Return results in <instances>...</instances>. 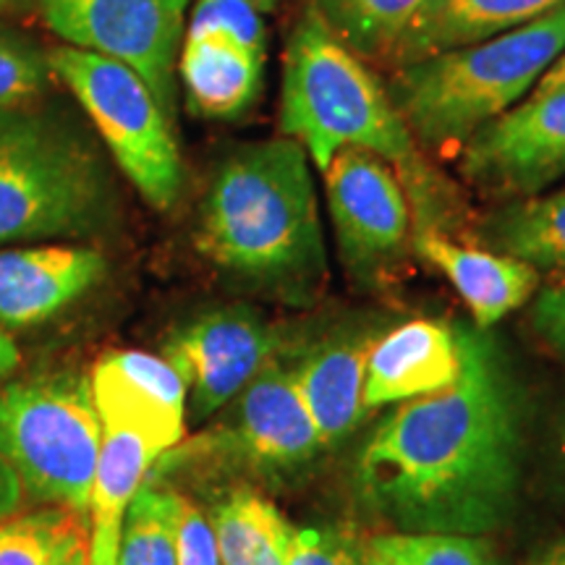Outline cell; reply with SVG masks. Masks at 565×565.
Wrapping results in <instances>:
<instances>
[{
	"instance_id": "cell-1",
	"label": "cell",
	"mask_w": 565,
	"mask_h": 565,
	"mask_svg": "<svg viewBox=\"0 0 565 565\" xmlns=\"http://www.w3.org/2000/svg\"><path fill=\"white\" fill-rule=\"evenodd\" d=\"M524 479V395L505 353L463 328L454 385L398 404L353 463L356 503L395 532L482 536L503 529Z\"/></svg>"
},
{
	"instance_id": "cell-2",
	"label": "cell",
	"mask_w": 565,
	"mask_h": 565,
	"mask_svg": "<svg viewBox=\"0 0 565 565\" xmlns=\"http://www.w3.org/2000/svg\"><path fill=\"white\" fill-rule=\"evenodd\" d=\"M299 141L238 147L217 166L196 223V249L273 299L309 307L328 282L320 202Z\"/></svg>"
},
{
	"instance_id": "cell-3",
	"label": "cell",
	"mask_w": 565,
	"mask_h": 565,
	"mask_svg": "<svg viewBox=\"0 0 565 565\" xmlns=\"http://www.w3.org/2000/svg\"><path fill=\"white\" fill-rule=\"evenodd\" d=\"M280 134L299 141L317 168L341 150H366L391 162L416 217L435 204L433 173L416 139L372 68L324 24L312 3L288 32L280 76Z\"/></svg>"
},
{
	"instance_id": "cell-4",
	"label": "cell",
	"mask_w": 565,
	"mask_h": 565,
	"mask_svg": "<svg viewBox=\"0 0 565 565\" xmlns=\"http://www.w3.org/2000/svg\"><path fill=\"white\" fill-rule=\"evenodd\" d=\"M563 51L565 6L490 40L398 66L387 92L416 145L458 152L482 126L532 95Z\"/></svg>"
},
{
	"instance_id": "cell-5",
	"label": "cell",
	"mask_w": 565,
	"mask_h": 565,
	"mask_svg": "<svg viewBox=\"0 0 565 565\" xmlns=\"http://www.w3.org/2000/svg\"><path fill=\"white\" fill-rule=\"evenodd\" d=\"M116 189L89 134L53 110H0V246L95 236Z\"/></svg>"
},
{
	"instance_id": "cell-6",
	"label": "cell",
	"mask_w": 565,
	"mask_h": 565,
	"mask_svg": "<svg viewBox=\"0 0 565 565\" xmlns=\"http://www.w3.org/2000/svg\"><path fill=\"white\" fill-rule=\"evenodd\" d=\"M100 445L89 374H32L0 391V456L34 498L89 519Z\"/></svg>"
},
{
	"instance_id": "cell-7",
	"label": "cell",
	"mask_w": 565,
	"mask_h": 565,
	"mask_svg": "<svg viewBox=\"0 0 565 565\" xmlns=\"http://www.w3.org/2000/svg\"><path fill=\"white\" fill-rule=\"evenodd\" d=\"M47 63L141 200L162 212L175 207L183 192V160L173 118L137 71L71 45L47 53Z\"/></svg>"
},
{
	"instance_id": "cell-8",
	"label": "cell",
	"mask_w": 565,
	"mask_h": 565,
	"mask_svg": "<svg viewBox=\"0 0 565 565\" xmlns=\"http://www.w3.org/2000/svg\"><path fill=\"white\" fill-rule=\"evenodd\" d=\"M45 24L71 47L124 63L173 118L175 66L192 0H40Z\"/></svg>"
},
{
	"instance_id": "cell-9",
	"label": "cell",
	"mask_w": 565,
	"mask_h": 565,
	"mask_svg": "<svg viewBox=\"0 0 565 565\" xmlns=\"http://www.w3.org/2000/svg\"><path fill=\"white\" fill-rule=\"evenodd\" d=\"M322 181L345 270L359 286L380 282L404 259L412 238V202L398 171L349 147L322 168Z\"/></svg>"
},
{
	"instance_id": "cell-10",
	"label": "cell",
	"mask_w": 565,
	"mask_h": 565,
	"mask_svg": "<svg viewBox=\"0 0 565 565\" xmlns=\"http://www.w3.org/2000/svg\"><path fill=\"white\" fill-rule=\"evenodd\" d=\"M160 356L186 387V419L202 424L223 412L254 374L278 356V333L252 307L233 303L173 328Z\"/></svg>"
},
{
	"instance_id": "cell-11",
	"label": "cell",
	"mask_w": 565,
	"mask_h": 565,
	"mask_svg": "<svg viewBox=\"0 0 565 565\" xmlns=\"http://www.w3.org/2000/svg\"><path fill=\"white\" fill-rule=\"evenodd\" d=\"M458 171L503 200L545 192L565 175V89L529 97L482 126L458 150Z\"/></svg>"
},
{
	"instance_id": "cell-12",
	"label": "cell",
	"mask_w": 565,
	"mask_h": 565,
	"mask_svg": "<svg viewBox=\"0 0 565 565\" xmlns=\"http://www.w3.org/2000/svg\"><path fill=\"white\" fill-rule=\"evenodd\" d=\"M225 450L254 477L294 479L317 461L324 440L303 404L294 366L273 356L231 401Z\"/></svg>"
},
{
	"instance_id": "cell-13",
	"label": "cell",
	"mask_w": 565,
	"mask_h": 565,
	"mask_svg": "<svg viewBox=\"0 0 565 565\" xmlns=\"http://www.w3.org/2000/svg\"><path fill=\"white\" fill-rule=\"evenodd\" d=\"M92 398L103 427L129 429L166 456L186 433V387L162 356L108 351L89 372Z\"/></svg>"
},
{
	"instance_id": "cell-14",
	"label": "cell",
	"mask_w": 565,
	"mask_h": 565,
	"mask_svg": "<svg viewBox=\"0 0 565 565\" xmlns=\"http://www.w3.org/2000/svg\"><path fill=\"white\" fill-rule=\"evenodd\" d=\"M108 263L97 249L40 244L0 249V324L34 328L53 320L103 280Z\"/></svg>"
},
{
	"instance_id": "cell-15",
	"label": "cell",
	"mask_w": 565,
	"mask_h": 565,
	"mask_svg": "<svg viewBox=\"0 0 565 565\" xmlns=\"http://www.w3.org/2000/svg\"><path fill=\"white\" fill-rule=\"evenodd\" d=\"M463 364V324L412 320L374 341L364 374V408L422 398L454 385Z\"/></svg>"
},
{
	"instance_id": "cell-16",
	"label": "cell",
	"mask_w": 565,
	"mask_h": 565,
	"mask_svg": "<svg viewBox=\"0 0 565 565\" xmlns=\"http://www.w3.org/2000/svg\"><path fill=\"white\" fill-rule=\"evenodd\" d=\"M414 249L450 280L482 330H490L540 291V270L532 265L456 242L440 228H416Z\"/></svg>"
},
{
	"instance_id": "cell-17",
	"label": "cell",
	"mask_w": 565,
	"mask_h": 565,
	"mask_svg": "<svg viewBox=\"0 0 565 565\" xmlns=\"http://www.w3.org/2000/svg\"><path fill=\"white\" fill-rule=\"evenodd\" d=\"M377 338L372 328L338 330L303 349L291 364L296 387L324 445L345 440L364 419L366 359Z\"/></svg>"
},
{
	"instance_id": "cell-18",
	"label": "cell",
	"mask_w": 565,
	"mask_h": 565,
	"mask_svg": "<svg viewBox=\"0 0 565 565\" xmlns=\"http://www.w3.org/2000/svg\"><path fill=\"white\" fill-rule=\"evenodd\" d=\"M563 6L565 0H427L387 63L398 68L450 47L490 40Z\"/></svg>"
},
{
	"instance_id": "cell-19",
	"label": "cell",
	"mask_w": 565,
	"mask_h": 565,
	"mask_svg": "<svg viewBox=\"0 0 565 565\" xmlns=\"http://www.w3.org/2000/svg\"><path fill=\"white\" fill-rule=\"evenodd\" d=\"M265 58L223 38H183L175 76L189 110L212 121L242 118L263 92Z\"/></svg>"
},
{
	"instance_id": "cell-20",
	"label": "cell",
	"mask_w": 565,
	"mask_h": 565,
	"mask_svg": "<svg viewBox=\"0 0 565 565\" xmlns=\"http://www.w3.org/2000/svg\"><path fill=\"white\" fill-rule=\"evenodd\" d=\"M484 249L521 259L534 270L565 273V189L508 200L479 225Z\"/></svg>"
},
{
	"instance_id": "cell-21",
	"label": "cell",
	"mask_w": 565,
	"mask_h": 565,
	"mask_svg": "<svg viewBox=\"0 0 565 565\" xmlns=\"http://www.w3.org/2000/svg\"><path fill=\"white\" fill-rule=\"evenodd\" d=\"M223 565H288L294 529L265 494L252 487L228 490L212 505Z\"/></svg>"
},
{
	"instance_id": "cell-22",
	"label": "cell",
	"mask_w": 565,
	"mask_h": 565,
	"mask_svg": "<svg viewBox=\"0 0 565 565\" xmlns=\"http://www.w3.org/2000/svg\"><path fill=\"white\" fill-rule=\"evenodd\" d=\"M0 565H89V519L61 505L6 515Z\"/></svg>"
},
{
	"instance_id": "cell-23",
	"label": "cell",
	"mask_w": 565,
	"mask_h": 565,
	"mask_svg": "<svg viewBox=\"0 0 565 565\" xmlns=\"http://www.w3.org/2000/svg\"><path fill=\"white\" fill-rule=\"evenodd\" d=\"M312 6L359 58L387 61L427 0H312Z\"/></svg>"
},
{
	"instance_id": "cell-24",
	"label": "cell",
	"mask_w": 565,
	"mask_h": 565,
	"mask_svg": "<svg viewBox=\"0 0 565 565\" xmlns=\"http://www.w3.org/2000/svg\"><path fill=\"white\" fill-rule=\"evenodd\" d=\"M364 565H500L482 536L387 532L364 545Z\"/></svg>"
},
{
	"instance_id": "cell-25",
	"label": "cell",
	"mask_w": 565,
	"mask_h": 565,
	"mask_svg": "<svg viewBox=\"0 0 565 565\" xmlns=\"http://www.w3.org/2000/svg\"><path fill=\"white\" fill-rule=\"evenodd\" d=\"M116 565H179L171 487L141 484L124 515Z\"/></svg>"
},
{
	"instance_id": "cell-26",
	"label": "cell",
	"mask_w": 565,
	"mask_h": 565,
	"mask_svg": "<svg viewBox=\"0 0 565 565\" xmlns=\"http://www.w3.org/2000/svg\"><path fill=\"white\" fill-rule=\"evenodd\" d=\"M183 38H223L267 55V26L263 11L252 0H196Z\"/></svg>"
},
{
	"instance_id": "cell-27",
	"label": "cell",
	"mask_w": 565,
	"mask_h": 565,
	"mask_svg": "<svg viewBox=\"0 0 565 565\" xmlns=\"http://www.w3.org/2000/svg\"><path fill=\"white\" fill-rule=\"evenodd\" d=\"M53 79L51 63L40 47L0 30V110L34 105Z\"/></svg>"
},
{
	"instance_id": "cell-28",
	"label": "cell",
	"mask_w": 565,
	"mask_h": 565,
	"mask_svg": "<svg viewBox=\"0 0 565 565\" xmlns=\"http://www.w3.org/2000/svg\"><path fill=\"white\" fill-rule=\"evenodd\" d=\"M171 508L179 565H223L221 553H217L215 529H212L207 515H204L186 494L173 490V487Z\"/></svg>"
},
{
	"instance_id": "cell-29",
	"label": "cell",
	"mask_w": 565,
	"mask_h": 565,
	"mask_svg": "<svg viewBox=\"0 0 565 565\" xmlns=\"http://www.w3.org/2000/svg\"><path fill=\"white\" fill-rule=\"evenodd\" d=\"M288 565H364V545L338 529H294Z\"/></svg>"
},
{
	"instance_id": "cell-30",
	"label": "cell",
	"mask_w": 565,
	"mask_h": 565,
	"mask_svg": "<svg viewBox=\"0 0 565 565\" xmlns=\"http://www.w3.org/2000/svg\"><path fill=\"white\" fill-rule=\"evenodd\" d=\"M529 322H532L534 335L550 351L565 356V282L534 296Z\"/></svg>"
},
{
	"instance_id": "cell-31",
	"label": "cell",
	"mask_w": 565,
	"mask_h": 565,
	"mask_svg": "<svg viewBox=\"0 0 565 565\" xmlns=\"http://www.w3.org/2000/svg\"><path fill=\"white\" fill-rule=\"evenodd\" d=\"M21 490H24V487H21L17 471H13L11 466L3 461V456H0V519L19 511Z\"/></svg>"
},
{
	"instance_id": "cell-32",
	"label": "cell",
	"mask_w": 565,
	"mask_h": 565,
	"mask_svg": "<svg viewBox=\"0 0 565 565\" xmlns=\"http://www.w3.org/2000/svg\"><path fill=\"white\" fill-rule=\"evenodd\" d=\"M557 89H565V51L561 53V58L545 71V76L536 82V87L532 89V95L529 97L550 95V92H557Z\"/></svg>"
},
{
	"instance_id": "cell-33",
	"label": "cell",
	"mask_w": 565,
	"mask_h": 565,
	"mask_svg": "<svg viewBox=\"0 0 565 565\" xmlns=\"http://www.w3.org/2000/svg\"><path fill=\"white\" fill-rule=\"evenodd\" d=\"M17 366H19V349H17V343H13L11 338L6 335L3 330H0V383H3V380L9 377V374L17 372Z\"/></svg>"
},
{
	"instance_id": "cell-34",
	"label": "cell",
	"mask_w": 565,
	"mask_h": 565,
	"mask_svg": "<svg viewBox=\"0 0 565 565\" xmlns=\"http://www.w3.org/2000/svg\"><path fill=\"white\" fill-rule=\"evenodd\" d=\"M532 565H565V542H557L555 547L545 550Z\"/></svg>"
},
{
	"instance_id": "cell-35",
	"label": "cell",
	"mask_w": 565,
	"mask_h": 565,
	"mask_svg": "<svg viewBox=\"0 0 565 565\" xmlns=\"http://www.w3.org/2000/svg\"><path fill=\"white\" fill-rule=\"evenodd\" d=\"M34 0H0V11H24Z\"/></svg>"
},
{
	"instance_id": "cell-36",
	"label": "cell",
	"mask_w": 565,
	"mask_h": 565,
	"mask_svg": "<svg viewBox=\"0 0 565 565\" xmlns=\"http://www.w3.org/2000/svg\"><path fill=\"white\" fill-rule=\"evenodd\" d=\"M252 3L257 6V9L263 11V13H270V11L278 9V3H280V0H252Z\"/></svg>"
},
{
	"instance_id": "cell-37",
	"label": "cell",
	"mask_w": 565,
	"mask_h": 565,
	"mask_svg": "<svg viewBox=\"0 0 565 565\" xmlns=\"http://www.w3.org/2000/svg\"><path fill=\"white\" fill-rule=\"evenodd\" d=\"M561 435H563V450H565V412H563V424H561Z\"/></svg>"
}]
</instances>
